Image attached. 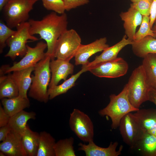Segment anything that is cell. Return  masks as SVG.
<instances>
[{
    "instance_id": "6da1fadb",
    "label": "cell",
    "mask_w": 156,
    "mask_h": 156,
    "mask_svg": "<svg viewBox=\"0 0 156 156\" xmlns=\"http://www.w3.org/2000/svg\"><path fill=\"white\" fill-rule=\"evenodd\" d=\"M29 31L31 35H39L47 45L46 55L49 56L51 60L53 55L56 41L60 36L67 29V16L65 13L58 15L52 12L45 16L40 20L30 19Z\"/></svg>"
},
{
    "instance_id": "7a4b0ae2",
    "label": "cell",
    "mask_w": 156,
    "mask_h": 156,
    "mask_svg": "<svg viewBox=\"0 0 156 156\" xmlns=\"http://www.w3.org/2000/svg\"><path fill=\"white\" fill-rule=\"evenodd\" d=\"M51 57L46 55L35 66L34 75L31 77L32 83L28 93L30 97L45 103L49 99L47 88L51 79Z\"/></svg>"
},
{
    "instance_id": "3957f363",
    "label": "cell",
    "mask_w": 156,
    "mask_h": 156,
    "mask_svg": "<svg viewBox=\"0 0 156 156\" xmlns=\"http://www.w3.org/2000/svg\"><path fill=\"white\" fill-rule=\"evenodd\" d=\"M109 99V103L105 107L99 110V114L101 116H106L110 118L112 129L119 127L121 119L126 114L136 112L139 109L134 107L129 101L127 84L118 94L110 95Z\"/></svg>"
},
{
    "instance_id": "277c9868",
    "label": "cell",
    "mask_w": 156,
    "mask_h": 156,
    "mask_svg": "<svg viewBox=\"0 0 156 156\" xmlns=\"http://www.w3.org/2000/svg\"><path fill=\"white\" fill-rule=\"evenodd\" d=\"M127 84L129 101L134 107L139 109L142 103L148 101L150 88L142 64L133 71Z\"/></svg>"
},
{
    "instance_id": "5b68a950",
    "label": "cell",
    "mask_w": 156,
    "mask_h": 156,
    "mask_svg": "<svg viewBox=\"0 0 156 156\" xmlns=\"http://www.w3.org/2000/svg\"><path fill=\"white\" fill-rule=\"evenodd\" d=\"M40 0H8L2 10L6 24L12 29L27 21L34 5Z\"/></svg>"
},
{
    "instance_id": "8992f818",
    "label": "cell",
    "mask_w": 156,
    "mask_h": 156,
    "mask_svg": "<svg viewBox=\"0 0 156 156\" xmlns=\"http://www.w3.org/2000/svg\"><path fill=\"white\" fill-rule=\"evenodd\" d=\"M81 44V38L76 31L73 29H67L56 41L53 59L56 58L70 61L74 57Z\"/></svg>"
},
{
    "instance_id": "52a82bcc",
    "label": "cell",
    "mask_w": 156,
    "mask_h": 156,
    "mask_svg": "<svg viewBox=\"0 0 156 156\" xmlns=\"http://www.w3.org/2000/svg\"><path fill=\"white\" fill-rule=\"evenodd\" d=\"M29 24L28 21L22 23L16 27V33L7 41L6 44L10 47L5 57L14 60L17 56L23 57L27 51L26 43L28 40L37 41L38 39L31 34L29 31Z\"/></svg>"
},
{
    "instance_id": "ba28073f",
    "label": "cell",
    "mask_w": 156,
    "mask_h": 156,
    "mask_svg": "<svg viewBox=\"0 0 156 156\" xmlns=\"http://www.w3.org/2000/svg\"><path fill=\"white\" fill-rule=\"evenodd\" d=\"M26 47L27 51L23 58L19 62L14 63L12 66L5 65L2 66L0 69V74L9 73L14 71L35 66L46 56L44 50L47 48L46 43L40 41L34 47L27 44Z\"/></svg>"
},
{
    "instance_id": "9c48e42d",
    "label": "cell",
    "mask_w": 156,
    "mask_h": 156,
    "mask_svg": "<svg viewBox=\"0 0 156 156\" xmlns=\"http://www.w3.org/2000/svg\"><path fill=\"white\" fill-rule=\"evenodd\" d=\"M69 125L71 130L84 142L93 141L94 128L88 115L77 109L70 114Z\"/></svg>"
},
{
    "instance_id": "30bf717a",
    "label": "cell",
    "mask_w": 156,
    "mask_h": 156,
    "mask_svg": "<svg viewBox=\"0 0 156 156\" xmlns=\"http://www.w3.org/2000/svg\"><path fill=\"white\" fill-rule=\"evenodd\" d=\"M128 68L127 62L123 58L117 57L96 64L88 68L87 71L98 77L113 78L125 75Z\"/></svg>"
},
{
    "instance_id": "8fae6325",
    "label": "cell",
    "mask_w": 156,
    "mask_h": 156,
    "mask_svg": "<svg viewBox=\"0 0 156 156\" xmlns=\"http://www.w3.org/2000/svg\"><path fill=\"white\" fill-rule=\"evenodd\" d=\"M120 134L124 142L133 148L145 132L133 114L129 113L121 119L119 126Z\"/></svg>"
},
{
    "instance_id": "7c38bea8",
    "label": "cell",
    "mask_w": 156,
    "mask_h": 156,
    "mask_svg": "<svg viewBox=\"0 0 156 156\" xmlns=\"http://www.w3.org/2000/svg\"><path fill=\"white\" fill-rule=\"evenodd\" d=\"M107 38L104 37L87 44H81L74 57L75 65H86L89 62L88 59L91 56L109 47L107 44Z\"/></svg>"
},
{
    "instance_id": "4fadbf2b",
    "label": "cell",
    "mask_w": 156,
    "mask_h": 156,
    "mask_svg": "<svg viewBox=\"0 0 156 156\" xmlns=\"http://www.w3.org/2000/svg\"><path fill=\"white\" fill-rule=\"evenodd\" d=\"M69 62L58 59L51 60L49 66L52 75L48 88L57 85L62 80L65 81L73 73L74 66Z\"/></svg>"
},
{
    "instance_id": "5bb4252c",
    "label": "cell",
    "mask_w": 156,
    "mask_h": 156,
    "mask_svg": "<svg viewBox=\"0 0 156 156\" xmlns=\"http://www.w3.org/2000/svg\"><path fill=\"white\" fill-rule=\"evenodd\" d=\"M117 142H111L107 148L100 147L96 145L93 141L87 144L79 143V151H84L86 156H118L121 154L123 146L121 145L118 151L116 150L118 145Z\"/></svg>"
},
{
    "instance_id": "9a60e30c",
    "label": "cell",
    "mask_w": 156,
    "mask_h": 156,
    "mask_svg": "<svg viewBox=\"0 0 156 156\" xmlns=\"http://www.w3.org/2000/svg\"><path fill=\"white\" fill-rule=\"evenodd\" d=\"M0 151L6 155L27 156L23 144L22 137L11 131L0 144Z\"/></svg>"
},
{
    "instance_id": "2e32d148",
    "label": "cell",
    "mask_w": 156,
    "mask_h": 156,
    "mask_svg": "<svg viewBox=\"0 0 156 156\" xmlns=\"http://www.w3.org/2000/svg\"><path fill=\"white\" fill-rule=\"evenodd\" d=\"M120 16L124 21L125 35L128 39L133 42L136 29L141 23L142 15L137 10L130 7L127 11L121 12Z\"/></svg>"
},
{
    "instance_id": "e0dca14e",
    "label": "cell",
    "mask_w": 156,
    "mask_h": 156,
    "mask_svg": "<svg viewBox=\"0 0 156 156\" xmlns=\"http://www.w3.org/2000/svg\"><path fill=\"white\" fill-rule=\"evenodd\" d=\"M127 38L125 35L119 42L104 50L100 55L96 56L92 61L89 62L86 65L82 67L86 68L87 70L88 68L96 64L116 58L118 53L123 48L133 43L132 41Z\"/></svg>"
},
{
    "instance_id": "ac0fdd59",
    "label": "cell",
    "mask_w": 156,
    "mask_h": 156,
    "mask_svg": "<svg viewBox=\"0 0 156 156\" xmlns=\"http://www.w3.org/2000/svg\"><path fill=\"white\" fill-rule=\"evenodd\" d=\"M133 114L145 132L156 136V109H139Z\"/></svg>"
},
{
    "instance_id": "d6986e66",
    "label": "cell",
    "mask_w": 156,
    "mask_h": 156,
    "mask_svg": "<svg viewBox=\"0 0 156 156\" xmlns=\"http://www.w3.org/2000/svg\"><path fill=\"white\" fill-rule=\"evenodd\" d=\"M35 66L13 72L12 77L16 84L19 91L18 95L28 98L27 93L32 83L31 74Z\"/></svg>"
},
{
    "instance_id": "ffe728a7",
    "label": "cell",
    "mask_w": 156,
    "mask_h": 156,
    "mask_svg": "<svg viewBox=\"0 0 156 156\" xmlns=\"http://www.w3.org/2000/svg\"><path fill=\"white\" fill-rule=\"evenodd\" d=\"M36 114L34 112L23 110L10 117L8 125L12 131L21 137L26 129L27 121L36 119Z\"/></svg>"
},
{
    "instance_id": "44dd1931",
    "label": "cell",
    "mask_w": 156,
    "mask_h": 156,
    "mask_svg": "<svg viewBox=\"0 0 156 156\" xmlns=\"http://www.w3.org/2000/svg\"><path fill=\"white\" fill-rule=\"evenodd\" d=\"M131 45L133 53L138 57L143 58L148 54H156V38L151 36L133 42Z\"/></svg>"
},
{
    "instance_id": "7402d4cb",
    "label": "cell",
    "mask_w": 156,
    "mask_h": 156,
    "mask_svg": "<svg viewBox=\"0 0 156 156\" xmlns=\"http://www.w3.org/2000/svg\"><path fill=\"white\" fill-rule=\"evenodd\" d=\"M1 100L3 108L10 116L29 107L30 105L28 98L19 95L13 98H4Z\"/></svg>"
},
{
    "instance_id": "603a6c76",
    "label": "cell",
    "mask_w": 156,
    "mask_h": 156,
    "mask_svg": "<svg viewBox=\"0 0 156 156\" xmlns=\"http://www.w3.org/2000/svg\"><path fill=\"white\" fill-rule=\"evenodd\" d=\"M21 137L27 156H36L39 146V133L32 131L27 125Z\"/></svg>"
},
{
    "instance_id": "cb8c5ba5",
    "label": "cell",
    "mask_w": 156,
    "mask_h": 156,
    "mask_svg": "<svg viewBox=\"0 0 156 156\" xmlns=\"http://www.w3.org/2000/svg\"><path fill=\"white\" fill-rule=\"evenodd\" d=\"M143 59L142 65L148 84L156 90V54H148Z\"/></svg>"
},
{
    "instance_id": "d4e9b609",
    "label": "cell",
    "mask_w": 156,
    "mask_h": 156,
    "mask_svg": "<svg viewBox=\"0 0 156 156\" xmlns=\"http://www.w3.org/2000/svg\"><path fill=\"white\" fill-rule=\"evenodd\" d=\"M86 71H87L86 68L82 67L79 71L72 75L68 79L64 81L62 84L48 88V92L49 99H52L58 95L66 93L75 86L76 81L81 75Z\"/></svg>"
},
{
    "instance_id": "484cf974",
    "label": "cell",
    "mask_w": 156,
    "mask_h": 156,
    "mask_svg": "<svg viewBox=\"0 0 156 156\" xmlns=\"http://www.w3.org/2000/svg\"><path fill=\"white\" fill-rule=\"evenodd\" d=\"M134 148L145 156H156V136L145 132Z\"/></svg>"
},
{
    "instance_id": "4316f807",
    "label": "cell",
    "mask_w": 156,
    "mask_h": 156,
    "mask_svg": "<svg viewBox=\"0 0 156 156\" xmlns=\"http://www.w3.org/2000/svg\"><path fill=\"white\" fill-rule=\"evenodd\" d=\"M55 143V139L50 133L46 131L40 132L36 156H55L54 149Z\"/></svg>"
},
{
    "instance_id": "83f0119b",
    "label": "cell",
    "mask_w": 156,
    "mask_h": 156,
    "mask_svg": "<svg viewBox=\"0 0 156 156\" xmlns=\"http://www.w3.org/2000/svg\"><path fill=\"white\" fill-rule=\"evenodd\" d=\"M7 75H1L0 78V99L11 98L19 95L17 86L11 74Z\"/></svg>"
},
{
    "instance_id": "f1b7e54d",
    "label": "cell",
    "mask_w": 156,
    "mask_h": 156,
    "mask_svg": "<svg viewBox=\"0 0 156 156\" xmlns=\"http://www.w3.org/2000/svg\"><path fill=\"white\" fill-rule=\"evenodd\" d=\"M74 142V139L72 137L56 142L54 146L55 156H76L73 146Z\"/></svg>"
},
{
    "instance_id": "f546056e",
    "label": "cell",
    "mask_w": 156,
    "mask_h": 156,
    "mask_svg": "<svg viewBox=\"0 0 156 156\" xmlns=\"http://www.w3.org/2000/svg\"><path fill=\"white\" fill-rule=\"evenodd\" d=\"M149 16H142V21L140 27L135 33L133 42H137L148 36L155 38L153 31L150 26Z\"/></svg>"
},
{
    "instance_id": "4dcf8cb0",
    "label": "cell",
    "mask_w": 156,
    "mask_h": 156,
    "mask_svg": "<svg viewBox=\"0 0 156 156\" xmlns=\"http://www.w3.org/2000/svg\"><path fill=\"white\" fill-rule=\"evenodd\" d=\"M12 30L1 19L0 20V53H2L6 46L7 40L16 32Z\"/></svg>"
},
{
    "instance_id": "1f68e13d",
    "label": "cell",
    "mask_w": 156,
    "mask_h": 156,
    "mask_svg": "<svg viewBox=\"0 0 156 156\" xmlns=\"http://www.w3.org/2000/svg\"><path fill=\"white\" fill-rule=\"evenodd\" d=\"M44 7L60 14L65 13V5L63 0H42Z\"/></svg>"
},
{
    "instance_id": "d6a6232c",
    "label": "cell",
    "mask_w": 156,
    "mask_h": 156,
    "mask_svg": "<svg viewBox=\"0 0 156 156\" xmlns=\"http://www.w3.org/2000/svg\"><path fill=\"white\" fill-rule=\"evenodd\" d=\"M153 0H141L130 4V7L139 12L142 16H149Z\"/></svg>"
},
{
    "instance_id": "836d02e7",
    "label": "cell",
    "mask_w": 156,
    "mask_h": 156,
    "mask_svg": "<svg viewBox=\"0 0 156 156\" xmlns=\"http://www.w3.org/2000/svg\"><path fill=\"white\" fill-rule=\"evenodd\" d=\"M66 11H69L77 7L87 4L89 0H63Z\"/></svg>"
},
{
    "instance_id": "e575fe53",
    "label": "cell",
    "mask_w": 156,
    "mask_h": 156,
    "mask_svg": "<svg viewBox=\"0 0 156 156\" xmlns=\"http://www.w3.org/2000/svg\"><path fill=\"white\" fill-rule=\"evenodd\" d=\"M10 116L5 111L1 104L0 105V127L7 125Z\"/></svg>"
},
{
    "instance_id": "d590c367",
    "label": "cell",
    "mask_w": 156,
    "mask_h": 156,
    "mask_svg": "<svg viewBox=\"0 0 156 156\" xmlns=\"http://www.w3.org/2000/svg\"><path fill=\"white\" fill-rule=\"evenodd\" d=\"M150 26L152 28L153 24L156 19V0H153L150 11Z\"/></svg>"
},
{
    "instance_id": "8d00e7d4",
    "label": "cell",
    "mask_w": 156,
    "mask_h": 156,
    "mask_svg": "<svg viewBox=\"0 0 156 156\" xmlns=\"http://www.w3.org/2000/svg\"><path fill=\"white\" fill-rule=\"evenodd\" d=\"M0 128V141L2 142L5 139L12 130L8 124Z\"/></svg>"
},
{
    "instance_id": "74e56055",
    "label": "cell",
    "mask_w": 156,
    "mask_h": 156,
    "mask_svg": "<svg viewBox=\"0 0 156 156\" xmlns=\"http://www.w3.org/2000/svg\"><path fill=\"white\" fill-rule=\"evenodd\" d=\"M148 96V101L153 103L156 106V90L150 88Z\"/></svg>"
},
{
    "instance_id": "f35d334b",
    "label": "cell",
    "mask_w": 156,
    "mask_h": 156,
    "mask_svg": "<svg viewBox=\"0 0 156 156\" xmlns=\"http://www.w3.org/2000/svg\"><path fill=\"white\" fill-rule=\"evenodd\" d=\"M8 0H0V10L2 11Z\"/></svg>"
},
{
    "instance_id": "ab89813d",
    "label": "cell",
    "mask_w": 156,
    "mask_h": 156,
    "mask_svg": "<svg viewBox=\"0 0 156 156\" xmlns=\"http://www.w3.org/2000/svg\"><path fill=\"white\" fill-rule=\"evenodd\" d=\"M151 29L152 30L154 34L155 38H156V19L154 22Z\"/></svg>"
},
{
    "instance_id": "60d3db41",
    "label": "cell",
    "mask_w": 156,
    "mask_h": 156,
    "mask_svg": "<svg viewBox=\"0 0 156 156\" xmlns=\"http://www.w3.org/2000/svg\"><path fill=\"white\" fill-rule=\"evenodd\" d=\"M0 156H5L6 155L3 152L0 151Z\"/></svg>"
},
{
    "instance_id": "b9f144b4",
    "label": "cell",
    "mask_w": 156,
    "mask_h": 156,
    "mask_svg": "<svg viewBox=\"0 0 156 156\" xmlns=\"http://www.w3.org/2000/svg\"><path fill=\"white\" fill-rule=\"evenodd\" d=\"M132 3L141 0H130Z\"/></svg>"
}]
</instances>
